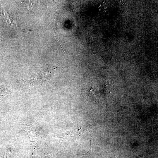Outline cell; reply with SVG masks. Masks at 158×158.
I'll return each mask as SVG.
<instances>
[{
	"mask_svg": "<svg viewBox=\"0 0 158 158\" xmlns=\"http://www.w3.org/2000/svg\"><path fill=\"white\" fill-rule=\"evenodd\" d=\"M0 11L2 17L5 20L9 28L11 29H15L17 25L16 20L8 15L4 7H1Z\"/></svg>",
	"mask_w": 158,
	"mask_h": 158,
	"instance_id": "cell-1",
	"label": "cell"
},
{
	"mask_svg": "<svg viewBox=\"0 0 158 158\" xmlns=\"http://www.w3.org/2000/svg\"><path fill=\"white\" fill-rule=\"evenodd\" d=\"M81 128H78L71 131H67L59 135L60 137L66 139H71L77 138L79 137L81 134L80 131Z\"/></svg>",
	"mask_w": 158,
	"mask_h": 158,
	"instance_id": "cell-2",
	"label": "cell"
},
{
	"mask_svg": "<svg viewBox=\"0 0 158 158\" xmlns=\"http://www.w3.org/2000/svg\"><path fill=\"white\" fill-rule=\"evenodd\" d=\"M115 158H116V157L115 156Z\"/></svg>",
	"mask_w": 158,
	"mask_h": 158,
	"instance_id": "cell-3",
	"label": "cell"
}]
</instances>
